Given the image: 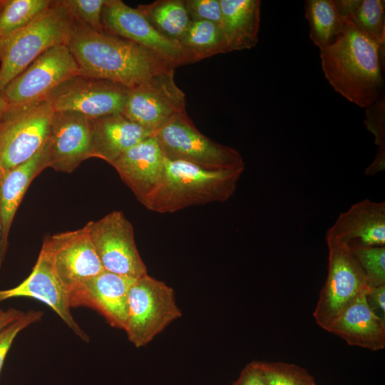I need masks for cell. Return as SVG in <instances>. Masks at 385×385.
<instances>
[{
    "instance_id": "cell-18",
    "label": "cell",
    "mask_w": 385,
    "mask_h": 385,
    "mask_svg": "<svg viewBox=\"0 0 385 385\" xmlns=\"http://www.w3.org/2000/svg\"><path fill=\"white\" fill-rule=\"evenodd\" d=\"M17 297H29L44 303L63 320L76 335L85 342L89 337L74 319L68 296L45 257L40 252L29 275L16 286L0 290V302Z\"/></svg>"
},
{
    "instance_id": "cell-28",
    "label": "cell",
    "mask_w": 385,
    "mask_h": 385,
    "mask_svg": "<svg viewBox=\"0 0 385 385\" xmlns=\"http://www.w3.org/2000/svg\"><path fill=\"white\" fill-rule=\"evenodd\" d=\"M361 32L381 47L385 45V1L382 0H356L347 17Z\"/></svg>"
},
{
    "instance_id": "cell-12",
    "label": "cell",
    "mask_w": 385,
    "mask_h": 385,
    "mask_svg": "<svg viewBox=\"0 0 385 385\" xmlns=\"http://www.w3.org/2000/svg\"><path fill=\"white\" fill-rule=\"evenodd\" d=\"M86 225L104 270L131 279L148 273L135 242L133 225L121 211H113Z\"/></svg>"
},
{
    "instance_id": "cell-22",
    "label": "cell",
    "mask_w": 385,
    "mask_h": 385,
    "mask_svg": "<svg viewBox=\"0 0 385 385\" xmlns=\"http://www.w3.org/2000/svg\"><path fill=\"white\" fill-rule=\"evenodd\" d=\"M47 167L44 145L29 160L9 169H0V222L2 240L7 247L16 210L32 180Z\"/></svg>"
},
{
    "instance_id": "cell-31",
    "label": "cell",
    "mask_w": 385,
    "mask_h": 385,
    "mask_svg": "<svg viewBox=\"0 0 385 385\" xmlns=\"http://www.w3.org/2000/svg\"><path fill=\"white\" fill-rule=\"evenodd\" d=\"M73 17L91 29L104 32L101 16L106 0H61Z\"/></svg>"
},
{
    "instance_id": "cell-6",
    "label": "cell",
    "mask_w": 385,
    "mask_h": 385,
    "mask_svg": "<svg viewBox=\"0 0 385 385\" xmlns=\"http://www.w3.org/2000/svg\"><path fill=\"white\" fill-rule=\"evenodd\" d=\"M153 135L168 160L190 163L209 170L245 169L244 160L237 150L205 136L187 113L173 119Z\"/></svg>"
},
{
    "instance_id": "cell-25",
    "label": "cell",
    "mask_w": 385,
    "mask_h": 385,
    "mask_svg": "<svg viewBox=\"0 0 385 385\" xmlns=\"http://www.w3.org/2000/svg\"><path fill=\"white\" fill-rule=\"evenodd\" d=\"M179 43L189 63L229 52L222 29L210 21H191Z\"/></svg>"
},
{
    "instance_id": "cell-2",
    "label": "cell",
    "mask_w": 385,
    "mask_h": 385,
    "mask_svg": "<svg viewBox=\"0 0 385 385\" xmlns=\"http://www.w3.org/2000/svg\"><path fill=\"white\" fill-rule=\"evenodd\" d=\"M319 51L325 78L346 100L366 108L384 96V48L348 18L337 40Z\"/></svg>"
},
{
    "instance_id": "cell-16",
    "label": "cell",
    "mask_w": 385,
    "mask_h": 385,
    "mask_svg": "<svg viewBox=\"0 0 385 385\" xmlns=\"http://www.w3.org/2000/svg\"><path fill=\"white\" fill-rule=\"evenodd\" d=\"M134 279L103 270L68 294L70 307L93 309L111 327L124 330L128 292Z\"/></svg>"
},
{
    "instance_id": "cell-35",
    "label": "cell",
    "mask_w": 385,
    "mask_h": 385,
    "mask_svg": "<svg viewBox=\"0 0 385 385\" xmlns=\"http://www.w3.org/2000/svg\"><path fill=\"white\" fill-rule=\"evenodd\" d=\"M232 385H268L260 368L258 361L247 364Z\"/></svg>"
},
{
    "instance_id": "cell-38",
    "label": "cell",
    "mask_w": 385,
    "mask_h": 385,
    "mask_svg": "<svg viewBox=\"0 0 385 385\" xmlns=\"http://www.w3.org/2000/svg\"><path fill=\"white\" fill-rule=\"evenodd\" d=\"M10 107L5 97L0 93V122L9 111Z\"/></svg>"
},
{
    "instance_id": "cell-3",
    "label": "cell",
    "mask_w": 385,
    "mask_h": 385,
    "mask_svg": "<svg viewBox=\"0 0 385 385\" xmlns=\"http://www.w3.org/2000/svg\"><path fill=\"white\" fill-rule=\"evenodd\" d=\"M245 169L209 170L180 160H165L163 180L144 205L159 213L225 202L235 192Z\"/></svg>"
},
{
    "instance_id": "cell-29",
    "label": "cell",
    "mask_w": 385,
    "mask_h": 385,
    "mask_svg": "<svg viewBox=\"0 0 385 385\" xmlns=\"http://www.w3.org/2000/svg\"><path fill=\"white\" fill-rule=\"evenodd\" d=\"M268 385H317L303 367L282 361H258Z\"/></svg>"
},
{
    "instance_id": "cell-15",
    "label": "cell",
    "mask_w": 385,
    "mask_h": 385,
    "mask_svg": "<svg viewBox=\"0 0 385 385\" xmlns=\"http://www.w3.org/2000/svg\"><path fill=\"white\" fill-rule=\"evenodd\" d=\"M45 147L47 167L73 172L92 158L91 119L75 112H55Z\"/></svg>"
},
{
    "instance_id": "cell-10",
    "label": "cell",
    "mask_w": 385,
    "mask_h": 385,
    "mask_svg": "<svg viewBox=\"0 0 385 385\" xmlns=\"http://www.w3.org/2000/svg\"><path fill=\"white\" fill-rule=\"evenodd\" d=\"M78 66L67 45L51 47L17 75L4 89L10 108L42 101L68 79Z\"/></svg>"
},
{
    "instance_id": "cell-26",
    "label": "cell",
    "mask_w": 385,
    "mask_h": 385,
    "mask_svg": "<svg viewBox=\"0 0 385 385\" xmlns=\"http://www.w3.org/2000/svg\"><path fill=\"white\" fill-rule=\"evenodd\" d=\"M137 9L159 33L174 41H180L191 22L184 0H157Z\"/></svg>"
},
{
    "instance_id": "cell-32",
    "label": "cell",
    "mask_w": 385,
    "mask_h": 385,
    "mask_svg": "<svg viewBox=\"0 0 385 385\" xmlns=\"http://www.w3.org/2000/svg\"><path fill=\"white\" fill-rule=\"evenodd\" d=\"M43 313L30 310L0 331V375L6 355L16 336L24 329L40 320Z\"/></svg>"
},
{
    "instance_id": "cell-27",
    "label": "cell",
    "mask_w": 385,
    "mask_h": 385,
    "mask_svg": "<svg viewBox=\"0 0 385 385\" xmlns=\"http://www.w3.org/2000/svg\"><path fill=\"white\" fill-rule=\"evenodd\" d=\"M51 0H4L0 14V42L13 36L52 3Z\"/></svg>"
},
{
    "instance_id": "cell-17",
    "label": "cell",
    "mask_w": 385,
    "mask_h": 385,
    "mask_svg": "<svg viewBox=\"0 0 385 385\" xmlns=\"http://www.w3.org/2000/svg\"><path fill=\"white\" fill-rule=\"evenodd\" d=\"M166 158L152 135L122 154L111 165L143 205L160 186Z\"/></svg>"
},
{
    "instance_id": "cell-4",
    "label": "cell",
    "mask_w": 385,
    "mask_h": 385,
    "mask_svg": "<svg viewBox=\"0 0 385 385\" xmlns=\"http://www.w3.org/2000/svg\"><path fill=\"white\" fill-rule=\"evenodd\" d=\"M74 18L61 0L0 42V93L37 57L52 46L67 45Z\"/></svg>"
},
{
    "instance_id": "cell-39",
    "label": "cell",
    "mask_w": 385,
    "mask_h": 385,
    "mask_svg": "<svg viewBox=\"0 0 385 385\" xmlns=\"http://www.w3.org/2000/svg\"><path fill=\"white\" fill-rule=\"evenodd\" d=\"M6 247H6L3 242L2 235H1V222H0V270L3 264L5 253L6 251Z\"/></svg>"
},
{
    "instance_id": "cell-13",
    "label": "cell",
    "mask_w": 385,
    "mask_h": 385,
    "mask_svg": "<svg viewBox=\"0 0 385 385\" xmlns=\"http://www.w3.org/2000/svg\"><path fill=\"white\" fill-rule=\"evenodd\" d=\"M128 88L106 80L75 76L47 97L55 112H75L89 119L120 113Z\"/></svg>"
},
{
    "instance_id": "cell-7",
    "label": "cell",
    "mask_w": 385,
    "mask_h": 385,
    "mask_svg": "<svg viewBox=\"0 0 385 385\" xmlns=\"http://www.w3.org/2000/svg\"><path fill=\"white\" fill-rule=\"evenodd\" d=\"M54 114L47 98L9 108L0 122V169L24 163L44 145Z\"/></svg>"
},
{
    "instance_id": "cell-24",
    "label": "cell",
    "mask_w": 385,
    "mask_h": 385,
    "mask_svg": "<svg viewBox=\"0 0 385 385\" xmlns=\"http://www.w3.org/2000/svg\"><path fill=\"white\" fill-rule=\"evenodd\" d=\"M304 9L312 42L319 50L332 44L341 34L346 19L339 0H308Z\"/></svg>"
},
{
    "instance_id": "cell-1",
    "label": "cell",
    "mask_w": 385,
    "mask_h": 385,
    "mask_svg": "<svg viewBox=\"0 0 385 385\" xmlns=\"http://www.w3.org/2000/svg\"><path fill=\"white\" fill-rule=\"evenodd\" d=\"M67 46L78 64V76L128 88L175 69L151 51L106 31H96L76 19Z\"/></svg>"
},
{
    "instance_id": "cell-19",
    "label": "cell",
    "mask_w": 385,
    "mask_h": 385,
    "mask_svg": "<svg viewBox=\"0 0 385 385\" xmlns=\"http://www.w3.org/2000/svg\"><path fill=\"white\" fill-rule=\"evenodd\" d=\"M347 246H385V203L369 199L352 205L342 212L326 233Z\"/></svg>"
},
{
    "instance_id": "cell-9",
    "label": "cell",
    "mask_w": 385,
    "mask_h": 385,
    "mask_svg": "<svg viewBox=\"0 0 385 385\" xmlns=\"http://www.w3.org/2000/svg\"><path fill=\"white\" fill-rule=\"evenodd\" d=\"M326 241L328 272L313 312L316 323L324 330L348 304L370 288L349 247L335 240Z\"/></svg>"
},
{
    "instance_id": "cell-34",
    "label": "cell",
    "mask_w": 385,
    "mask_h": 385,
    "mask_svg": "<svg viewBox=\"0 0 385 385\" xmlns=\"http://www.w3.org/2000/svg\"><path fill=\"white\" fill-rule=\"evenodd\" d=\"M364 121L367 129L375 137L379 151L385 152V99L384 96L366 108Z\"/></svg>"
},
{
    "instance_id": "cell-40",
    "label": "cell",
    "mask_w": 385,
    "mask_h": 385,
    "mask_svg": "<svg viewBox=\"0 0 385 385\" xmlns=\"http://www.w3.org/2000/svg\"><path fill=\"white\" fill-rule=\"evenodd\" d=\"M3 2H4V0H0V14L1 12L2 6H3Z\"/></svg>"
},
{
    "instance_id": "cell-21",
    "label": "cell",
    "mask_w": 385,
    "mask_h": 385,
    "mask_svg": "<svg viewBox=\"0 0 385 385\" xmlns=\"http://www.w3.org/2000/svg\"><path fill=\"white\" fill-rule=\"evenodd\" d=\"M92 158L112 165L122 154L152 134L121 113L91 119Z\"/></svg>"
},
{
    "instance_id": "cell-14",
    "label": "cell",
    "mask_w": 385,
    "mask_h": 385,
    "mask_svg": "<svg viewBox=\"0 0 385 385\" xmlns=\"http://www.w3.org/2000/svg\"><path fill=\"white\" fill-rule=\"evenodd\" d=\"M101 21L104 31L151 51L175 68L189 63L179 41L159 33L137 8L120 0H106Z\"/></svg>"
},
{
    "instance_id": "cell-23",
    "label": "cell",
    "mask_w": 385,
    "mask_h": 385,
    "mask_svg": "<svg viewBox=\"0 0 385 385\" xmlns=\"http://www.w3.org/2000/svg\"><path fill=\"white\" fill-rule=\"evenodd\" d=\"M222 28L229 52L250 49L258 42L260 0H220Z\"/></svg>"
},
{
    "instance_id": "cell-5",
    "label": "cell",
    "mask_w": 385,
    "mask_h": 385,
    "mask_svg": "<svg viewBox=\"0 0 385 385\" xmlns=\"http://www.w3.org/2000/svg\"><path fill=\"white\" fill-rule=\"evenodd\" d=\"M181 316L172 287L148 273L134 279L128 292L124 331L135 346H145Z\"/></svg>"
},
{
    "instance_id": "cell-37",
    "label": "cell",
    "mask_w": 385,
    "mask_h": 385,
    "mask_svg": "<svg viewBox=\"0 0 385 385\" xmlns=\"http://www.w3.org/2000/svg\"><path fill=\"white\" fill-rule=\"evenodd\" d=\"M23 314V312L14 308H9L6 311L0 309V331L17 319Z\"/></svg>"
},
{
    "instance_id": "cell-11",
    "label": "cell",
    "mask_w": 385,
    "mask_h": 385,
    "mask_svg": "<svg viewBox=\"0 0 385 385\" xmlns=\"http://www.w3.org/2000/svg\"><path fill=\"white\" fill-rule=\"evenodd\" d=\"M68 294L104 270L90 237L88 225L46 237L41 251Z\"/></svg>"
},
{
    "instance_id": "cell-20",
    "label": "cell",
    "mask_w": 385,
    "mask_h": 385,
    "mask_svg": "<svg viewBox=\"0 0 385 385\" xmlns=\"http://www.w3.org/2000/svg\"><path fill=\"white\" fill-rule=\"evenodd\" d=\"M366 292L360 294L348 304L326 331L341 337L349 345L376 351L385 347V321L368 306Z\"/></svg>"
},
{
    "instance_id": "cell-30",
    "label": "cell",
    "mask_w": 385,
    "mask_h": 385,
    "mask_svg": "<svg viewBox=\"0 0 385 385\" xmlns=\"http://www.w3.org/2000/svg\"><path fill=\"white\" fill-rule=\"evenodd\" d=\"M364 271L370 287L385 284V246H348Z\"/></svg>"
},
{
    "instance_id": "cell-33",
    "label": "cell",
    "mask_w": 385,
    "mask_h": 385,
    "mask_svg": "<svg viewBox=\"0 0 385 385\" xmlns=\"http://www.w3.org/2000/svg\"><path fill=\"white\" fill-rule=\"evenodd\" d=\"M184 3L191 21H210L222 28L220 0H185Z\"/></svg>"
},
{
    "instance_id": "cell-36",
    "label": "cell",
    "mask_w": 385,
    "mask_h": 385,
    "mask_svg": "<svg viewBox=\"0 0 385 385\" xmlns=\"http://www.w3.org/2000/svg\"><path fill=\"white\" fill-rule=\"evenodd\" d=\"M366 300L371 310L385 321V284L370 287L366 294Z\"/></svg>"
},
{
    "instance_id": "cell-8",
    "label": "cell",
    "mask_w": 385,
    "mask_h": 385,
    "mask_svg": "<svg viewBox=\"0 0 385 385\" xmlns=\"http://www.w3.org/2000/svg\"><path fill=\"white\" fill-rule=\"evenodd\" d=\"M174 71L156 74L129 88L121 113L152 135L186 114L185 94L176 84Z\"/></svg>"
}]
</instances>
